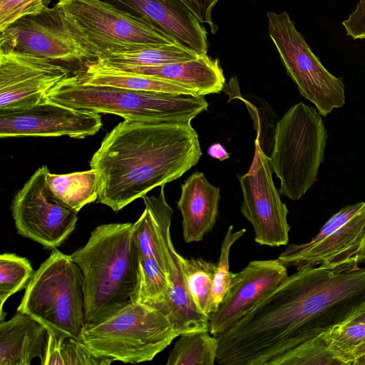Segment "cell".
I'll return each instance as SVG.
<instances>
[{
    "label": "cell",
    "mask_w": 365,
    "mask_h": 365,
    "mask_svg": "<svg viewBox=\"0 0 365 365\" xmlns=\"http://www.w3.org/2000/svg\"><path fill=\"white\" fill-rule=\"evenodd\" d=\"M365 299V267H297L263 301L217 336L222 365H270L340 324Z\"/></svg>",
    "instance_id": "1"
},
{
    "label": "cell",
    "mask_w": 365,
    "mask_h": 365,
    "mask_svg": "<svg viewBox=\"0 0 365 365\" xmlns=\"http://www.w3.org/2000/svg\"><path fill=\"white\" fill-rule=\"evenodd\" d=\"M201 156L191 123L124 119L107 133L90 161L97 175L98 201L118 212L180 178Z\"/></svg>",
    "instance_id": "2"
},
{
    "label": "cell",
    "mask_w": 365,
    "mask_h": 365,
    "mask_svg": "<svg viewBox=\"0 0 365 365\" xmlns=\"http://www.w3.org/2000/svg\"><path fill=\"white\" fill-rule=\"evenodd\" d=\"M71 257L83 274L85 324L102 321L133 302L139 275L133 223L98 226Z\"/></svg>",
    "instance_id": "3"
},
{
    "label": "cell",
    "mask_w": 365,
    "mask_h": 365,
    "mask_svg": "<svg viewBox=\"0 0 365 365\" xmlns=\"http://www.w3.org/2000/svg\"><path fill=\"white\" fill-rule=\"evenodd\" d=\"M47 97L77 109L154 123H191L208 108L204 96L90 85L76 75L63 79Z\"/></svg>",
    "instance_id": "4"
},
{
    "label": "cell",
    "mask_w": 365,
    "mask_h": 365,
    "mask_svg": "<svg viewBox=\"0 0 365 365\" xmlns=\"http://www.w3.org/2000/svg\"><path fill=\"white\" fill-rule=\"evenodd\" d=\"M317 108L299 102L277 122L269 161L279 192L299 200L314 184L324 159L327 132Z\"/></svg>",
    "instance_id": "5"
},
{
    "label": "cell",
    "mask_w": 365,
    "mask_h": 365,
    "mask_svg": "<svg viewBox=\"0 0 365 365\" xmlns=\"http://www.w3.org/2000/svg\"><path fill=\"white\" fill-rule=\"evenodd\" d=\"M17 312L26 313L56 335L79 338L85 324L81 270L57 248L34 271Z\"/></svg>",
    "instance_id": "6"
},
{
    "label": "cell",
    "mask_w": 365,
    "mask_h": 365,
    "mask_svg": "<svg viewBox=\"0 0 365 365\" xmlns=\"http://www.w3.org/2000/svg\"><path fill=\"white\" fill-rule=\"evenodd\" d=\"M178 336L161 309L132 302L102 321L85 324L79 339L96 355L138 364L152 361Z\"/></svg>",
    "instance_id": "7"
},
{
    "label": "cell",
    "mask_w": 365,
    "mask_h": 365,
    "mask_svg": "<svg viewBox=\"0 0 365 365\" xmlns=\"http://www.w3.org/2000/svg\"><path fill=\"white\" fill-rule=\"evenodd\" d=\"M57 4L76 25L98 58L145 46L180 43L150 22L104 0H59Z\"/></svg>",
    "instance_id": "8"
},
{
    "label": "cell",
    "mask_w": 365,
    "mask_h": 365,
    "mask_svg": "<svg viewBox=\"0 0 365 365\" xmlns=\"http://www.w3.org/2000/svg\"><path fill=\"white\" fill-rule=\"evenodd\" d=\"M267 15L269 37L300 94L324 117L342 107L345 103L343 79L325 68L286 11H269Z\"/></svg>",
    "instance_id": "9"
},
{
    "label": "cell",
    "mask_w": 365,
    "mask_h": 365,
    "mask_svg": "<svg viewBox=\"0 0 365 365\" xmlns=\"http://www.w3.org/2000/svg\"><path fill=\"white\" fill-rule=\"evenodd\" d=\"M0 48L43 58L53 62L81 63L98 54L73 21L56 3L24 16L0 31Z\"/></svg>",
    "instance_id": "10"
},
{
    "label": "cell",
    "mask_w": 365,
    "mask_h": 365,
    "mask_svg": "<svg viewBox=\"0 0 365 365\" xmlns=\"http://www.w3.org/2000/svg\"><path fill=\"white\" fill-rule=\"evenodd\" d=\"M277 259L287 268L359 267L365 263V202L343 207L310 241L289 245Z\"/></svg>",
    "instance_id": "11"
},
{
    "label": "cell",
    "mask_w": 365,
    "mask_h": 365,
    "mask_svg": "<svg viewBox=\"0 0 365 365\" xmlns=\"http://www.w3.org/2000/svg\"><path fill=\"white\" fill-rule=\"evenodd\" d=\"M48 172L46 165L38 168L15 195L11 210L20 235L53 250L75 230L78 212L51 191Z\"/></svg>",
    "instance_id": "12"
},
{
    "label": "cell",
    "mask_w": 365,
    "mask_h": 365,
    "mask_svg": "<svg viewBox=\"0 0 365 365\" xmlns=\"http://www.w3.org/2000/svg\"><path fill=\"white\" fill-rule=\"evenodd\" d=\"M255 145L249 170L244 175H237L242 193L240 211L251 224L257 244L286 245L290 230L289 210L274 184L269 156L257 141Z\"/></svg>",
    "instance_id": "13"
},
{
    "label": "cell",
    "mask_w": 365,
    "mask_h": 365,
    "mask_svg": "<svg viewBox=\"0 0 365 365\" xmlns=\"http://www.w3.org/2000/svg\"><path fill=\"white\" fill-rule=\"evenodd\" d=\"M69 76L68 68L48 59L0 48V112L24 110L41 103Z\"/></svg>",
    "instance_id": "14"
},
{
    "label": "cell",
    "mask_w": 365,
    "mask_h": 365,
    "mask_svg": "<svg viewBox=\"0 0 365 365\" xmlns=\"http://www.w3.org/2000/svg\"><path fill=\"white\" fill-rule=\"evenodd\" d=\"M103 125L99 113L77 109L47 98L24 110L0 112V136L85 138Z\"/></svg>",
    "instance_id": "15"
},
{
    "label": "cell",
    "mask_w": 365,
    "mask_h": 365,
    "mask_svg": "<svg viewBox=\"0 0 365 365\" xmlns=\"http://www.w3.org/2000/svg\"><path fill=\"white\" fill-rule=\"evenodd\" d=\"M287 277V268L277 258L250 262L235 273L217 310L209 316L210 334L217 336L227 331Z\"/></svg>",
    "instance_id": "16"
},
{
    "label": "cell",
    "mask_w": 365,
    "mask_h": 365,
    "mask_svg": "<svg viewBox=\"0 0 365 365\" xmlns=\"http://www.w3.org/2000/svg\"><path fill=\"white\" fill-rule=\"evenodd\" d=\"M165 185L158 196L145 195V208L133 223V237L138 258V277L165 272L168 275L170 250V228L173 210L166 201Z\"/></svg>",
    "instance_id": "17"
},
{
    "label": "cell",
    "mask_w": 365,
    "mask_h": 365,
    "mask_svg": "<svg viewBox=\"0 0 365 365\" xmlns=\"http://www.w3.org/2000/svg\"><path fill=\"white\" fill-rule=\"evenodd\" d=\"M146 20L200 54H207V31L180 0H104Z\"/></svg>",
    "instance_id": "18"
},
{
    "label": "cell",
    "mask_w": 365,
    "mask_h": 365,
    "mask_svg": "<svg viewBox=\"0 0 365 365\" xmlns=\"http://www.w3.org/2000/svg\"><path fill=\"white\" fill-rule=\"evenodd\" d=\"M220 188L212 185L204 173L196 171L181 185L177 203L182 221L185 242L202 241L214 227L219 213Z\"/></svg>",
    "instance_id": "19"
},
{
    "label": "cell",
    "mask_w": 365,
    "mask_h": 365,
    "mask_svg": "<svg viewBox=\"0 0 365 365\" xmlns=\"http://www.w3.org/2000/svg\"><path fill=\"white\" fill-rule=\"evenodd\" d=\"M111 68L170 81L192 91L195 96L218 93L225 86L219 59L207 54H201L194 60L160 66Z\"/></svg>",
    "instance_id": "20"
},
{
    "label": "cell",
    "mask_w": 365,
    "mask_h": 365,
    "mask_svg": "<svg viewBox=\"0 0 365 365\" xmlns=\"http://www.w3.org/2000/svg\"><path fill=\"white\" fill-rule=\"evenodd\" d=\"M48 331L30 315L17 312L0 322V365H29L35 357L42 359Z\"/></svg>",
    "instance_id": "21"
},
{
    "label": "cell",
    "mask_w": 365,
    "mask_h": 365,
    "mask_svg": "<svg viewBox=\"0 0 365 365\" xmlns=\"http://www.w3.org/2000/svg\"><path fill=\"white\" fill-rule=\"evenodd\" d=\"M168 279L170 287L161 310L168 317L178 336L188 331L208 330L209 316L197 309L188 292L182 274L180 255L174 246L170 250Z\"/></svg>",
    "instance_id": "22"
},
{
    "label": "cell",
    "mask_w": 365,
    "mask_h": 365,
    "mask_svg": "<svg viewBox=\"0 0 365 365\" xmlns=\"http://www.w3.org/2000/svg\"><path fill=\"white\" fill-rule=\"evenodd\" d=\"M201 54L183 43L145 46L100 56L96 61L104 66L121 68L153 66L194 60Z\"/></svg>",
    "instance_id": "23"
},
{
    "label": "cell",
    "mask_w": 365,
    "mask_h": 365,
    "mask_svg": "<svg viewBox=\"0 0 365 365\" xmlns=\"http://www.w3.org/2000/svg\"><path fill=\"white\" fill-rule=\"evenodd\" d=\"M46 180L55 195L77 212L98 198L97 175L93 168L67 174L49 171Z\"/></svg>",
    "instance_id": "24"
},
{
    "label": "cell",
    "mask_w": 365,
    "mask_h": 365,
    "mask_svg": "<svg viewBox=\"0 0 365 365\" xmlns=\"http://www.w3.org/2000/svg\"><path fill=\"white\" fill-rule=\"evenodd\" d=\"M219 347L217 336L208 330L185 332L170 350L167 365H214Z\"/></svg>",
    "instance_id": "25"
},
{
    "label": "cell",
    "mask_w": 365,
    "mask_h": 365,
    "mask_svg": "<svg viewBox=\"0 0 365 365\" xmlns=\"http://www.w3.org/2000/svg\"><path fill=\"white\" fill-rule=\"evenodd\" d=\"M113 361L96 355L79 338L56 335L48 331V341L41 365H108Z\"/></svg>",
    "instance_id": "26"
},
{
    "label": "cell",
    "mask_w": 365,
    "mask_h": 365,
    "mask_svg": "<svg viewBox=\"0 0 365 365\" xmlns=\"http://www.w3.org/2000/svg\"><path fill=\"white\" fill-rule=\"evenodd\" d=\"M184 281L195 304L203 314L210 316L214 277L217 264L198 258L180 255Z\"/></svg>",
    "instance_id": "27"
},
{
    "label": "cell",
    "mask_w": 365,
    "mask_h": 365,
    "mask_svg": "<svg viewBox=\"0 0 365 365\" xmlns=\"http://www.w3.org/2000/svg\"><path fill=\"white\" fill-rule=\"evenodd\" d=\"M34 271L30 262L14 253H3L0 256V316L4 320L6 314L3 305L14 294L26 287Z\"/></svg>",
    "instance_id": "28"
},
{
    "label": "cell",
    "mask_w": 365,
    "mask_h": 365,
    "mask_svg": "<svg viewBox=\"0 0 365 365\" xmlns=\"http://www.w3.org/2000/svg\"><path fill=\"white\" fill-rule=\"evenodd\" d=\"M327 347L341 365L352 364L358 347L365 341V324H339L323 334Z\"/></svg>",
    "instance_id": "29"
},
{
    "label": "cell",
    "mask_w": 365,
    "mask_h": 365,
    "mask_svg": "<svg viewBox=\"0 0 365 365\" xmlns=\"http://www.w3.org/2000/svg\"><path fill=\"white\" fill-rule=\"evenodd\" d=\"M340 364L329 351L323 334L316 336L274 359L270 365Z\"/></svg>",
    "instance_id": "30"
},
{
    "label": "cell",
    "mask_w": 365,
    "mask_h": 365,
    "mask_svg": "<svg viewBox=\"0 0 365 365\" xmlns=\"http://www.w3.org/2000/svg\"><path fill=\"white\" fill-rule=\"evenodd\" d=\"M245 232V228L233 232L232 225L229 226L226 231L221 244L220 259L214 277L210 314L217 310L235 275V273L230 270V253L233 244L242 237Z\"/></svg>",
    "instance_id": "31"
},
{
    "label": "cell",
    "mask_w": 365,
    "mask_h": 365,
    "mask_svg": "<svg viewBox=\"0 0 365 365\" xmlns=\"http://www.w3.org/2000/svg\"><path fill=\"white\" fill-rule=\"evenodd\" d=\"M51 0H0V31L17 19L40 13L48 7Z\"/></svg>",
    "instance_id": "32"
},
{
    "label": "cell",
    "mask_w": 365,
    "mask_h": 365,
    "mask_svg": "<svg viewBox=\"0 0 365 365\" xmlns=\"http://www.w3.org/2000/svg\"><path fill=\"white\" fill-rule=\"evenodd\" d=\"M196 16L201 24L210 26L212 34L217 31V26L212 19V11L219 0H180Z\"/></svg>",
    "instance_id": "33"
},
{
    "label": "cell",
    "mask_w": 365,
    "mask_h": 365,
    "mask_svg": "<svg viewBox=\"0 0 365 365\" xmlns=\"http://www.w3.org/2000/svg\"><path fill=\"white\" fill-rule=\"evenodd\" d=\"M346 34L354 39L365 38V0H359L356 9L342 22Z\"/></svg>",
    "instance_id": "34"
},
{
    "label": "cell",
    "mask_w": 365,
    "mask_h": 365,
    "mask_svg": "<svg viewBox=\"0 0 365 365\" xmlns=\"http://www.w3.org/2000/svg\"><path fill=\"white\" fill-rule=\"evenodd\" d=\"M351 322L365 324V299L354 308L340 324Z\"/></svg>",
    "instance_id": "35"
},
{
    "label": "cell",
    "mask_w": 365,
    "mask_h": 365,
    "mask_svg": "<svg viewBox=\"0 0 365 365\" xmlns=\"http://www.w3.org/2000/svg\"><path fill=\"white\" fill-rule=\"evenodd\" d=\"M207 154L220 161H223L230 158V153H227L225 148L220 143H216L212 144L208 150Z\"/></svg>",
    "instance_id": "36"
},
{
    "label": "cell",
    "mask_w": 365,
    "mask_h": 365,
    "mask_svg": "<svg viewBox=\"0 0 365 365\" xmlns=\"http://www.w3.org/2000/svg\"><path fill=\"white\" fill-rule=\"evenodd\" d=\"M365 354V341L358 347L354 356V361L358 358ZM353 361V363H354ZM352 363V364H353Z\"/></svg>",
    "instance_id": "37"
}]
</instances>
